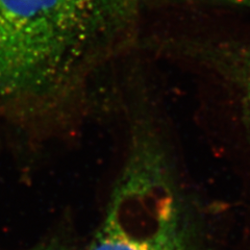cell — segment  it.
Returning a JSON list of instances; mask_svg holds the SVG:
<instances>
[{
    "instance_id": "obj_1",
    "label": "cell",
    "mask_w": 250,
    "mask_h": 250,
    "mask_svg": "<svg viewBox=\"0 0 250 250\" xmlns=\"http://www.w3.org/2000/svg\"><path fill=\"white\" fill-rule=\"evenodd\" d=\"M140 0H0V106L24 118L71 104L135 35Z\"/></svg>"
},
{
    "instance_id": "obj_2",
    "label": "cell",
    "mask_w": 250,
    "mask_h": 250,
    "mask_svg": "<svg viewBox=\"0 0 250 250\" xmlns=\"http://www.w3.org/2000/svg\"><path fill=\"white\" fill-rule=\"evenodd\" d=\"M169 167L161 130L136 129L127 163L89 250H187Z\"/></svg>"
},
{
    "instance_id": "obj_3",
    "label": "cell",
    "mask_w": 250,
    "mask_h": 250,
    "mask_svg": "<svg viewBox=\"0 0 250 250\" xmlns=\"http://www.w3.org/2000/svg\"><path fill=\"white\" fill-rule=\"evenodd\" d=\"M172 43L220 85L250 134V38L192 37Z\"/></svg>"
},
{
    "instance_id": "obj_4",
    "label": "cell",
    "mask_w": 250,
    "mask_h": 250,
    "mask_svg": "<svg viewBox=\"0 0 250 250\" xmlns=\"http://www.w3.org/2000/svg\"><path fill=\"white\" fill-rule=\"evenodd\" d=\"M33 250H71L65 241L61 239H52L37 246Z\"/></svg>"
}]
</instances>
